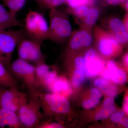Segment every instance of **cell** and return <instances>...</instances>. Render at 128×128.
Segmentation results:
<instances>
[{
  "instance_id": "obj_1",
  "label": "cell",
  "mask_w": 128,
  "mask_h": 128,
  "mask_svg": "<svg viewBox=\"0 0 128 128\" xmlns=\"http://www.w3.org/2000/svg\"><path fill=\"white\" fill-rule=\"evenodd\" d=\"M23 30L26 36L42 43L49 38V25L43 14L30 10L26 15Z\"/></svg>"
},
{
  "instance_id": "obj_2",
  "label": "cell",
  "mask_w": 128,
  "mask_h": 128,
  "mask_svg": "<svg viewBox=\"0 0 128 128\" xmlns=\"http://www.w3.org/2000/svg\"><path fill=\"white\" fill-rule=\"evenodd\" d=\"M35 96L39 101L43 115L52 114H65L70 110L68 100L64 96L56 94H48L38 90L30 94Z\"/></svg>"
},
{
  "instance_id": "obj_3",
  "label": "cell",
  "mask_w": 128,
  "mask_h": 128,
  "mask_svg": "<svg viewBox=\"0 0 128 128\" xmlns=\"http://www.w3.org/2000/svg\"><path fill=\"white\" fill-rule=\"evenodd\" d=\"M12 76L24 83L30 94L38 90L36 77V68L34 65L18 58L8 67Z\"/></svg>"
},
{
  "instance_id": "obj_4",
  "label": "cell",
  "mask_w": 128,
  "mask_h": 128,
  "mask_svg": "<svg viewBox=\"0 0 128 128\" xmlns=\"http://www.w3.org/2000/svg\"><path fill=\"white\" fill-rule=\"evenodd\" d=\"M26 37L23 29L0 32V60L7 67L12 62L14 50L19 41Z\"/></svg>"
},
{
  "instance_id": "obj_5",
  "label": "cell",
  "mask_w": 128,
  "mask_h": 128,
  "mask_svg": "<svg viewBox=\"0 0 128 128\" xmlns=\"http://www.w3.org/2000/svg\"><path fill=\"white\" fill-rule=\"evenodd\" d=\"M29 98L17 112L19 120L24 128H36L42 118L41 105L35 96Z\"/></svg>"
},
{
  "instance_id": "obj_6",
  "label": "cell",
  "mask_w": 128,
  "mask_h": 128,
  "mask_svg": "<svg viewBox=\"0 0 128 128\" xmlns=\"http://www.w3.org/2000/svg\"><path fill=\"white\" fill-rule=\"evenodd\" d=\"M49 38L61 41L70 36L72 27L70 21L61 12L52 9L50 14Z\"/></svg>"
},
{
  "instance_id": "obj_7",
  "label": "cell",
  "mask_w": 128,
  "mask_h": 128,
  "mask_svg": "<svg viewBox=\"0 0 128 128\" xmlns=\"http://www.w3.org/2000/svg\"><path fill=\"white\" fill-rule=\"evenodd\" d=\"M42 43L25 37L17 46L18 58L34 66L45 63L44 57L41 50Z\"/></svg>"
},
{
  "instance_id": "obj_8",
  "label": "cell",
  "mask_w": 128,
  "mask_h": 128,
  "mask_svg": "<svg viewBox=\"0 0 128 128\" xmlns=\"http://www.w3.org/2000/svg\"><path fill=\"white\" fill-rule=\"evenodd\" d=\"M86 76L93 77L98 74L103 67L102 60L97 56L96 51L90 49L86 53L84 58Z\"/></svg>"
},
{
  "instance_id": "obj_9",
  "label": "cell",
  "mask_w": 128,
  "mask_h": 128,
  "mask_svg": "<svg viewBox=\"0 0 128 128\" xmlns=\"http://www.w3.org/2000/svg\"><path fill=\"white\" fill-rule=\"evenodd\" d=\"M24 128L16 112L0 108V128Z\"/></svg>"
},
{
  "instance_id": "obj_10",
  "label": "cell",
  "mask_w": 128,
  "mask_h": 128,
  "mask_svg": "<svg viewBox=\"0 0 128 128\" xmlns=\"http://www.w3.org/2000/svg\"><path fill=\"white\" fill-rule=\"evenodd\" d=\"M110 28L114 38L119 43L126 44L128 42V28L119 18H114L110 21Z\"/></svg>"
},
{
  "instance_id": "obj_11",
  "label": "cell",
  "mask_w": 128,
  "mask_h": 128,
  "mask_svg": "<svg viewBox=\"0 0 128 128\" xmlns=\"http://www.w3.org/2000/svg\"><path fill=\"white\" fill-rule=\"evenodd\" d=\"M108 69L104 74V78L107 80H111L118 84H123L126 82L127 77L125 72L117 68L116 64L112 60L108 62Z\"/></svg>"
},
{
  "instance_id": "obj_12",
  "label": "cell",
  "mask_w": 128,
  "mask_h": 128,
  "mask_svg": "<svg viewBox=\"0 0 128 128\" xmlns=\"http://www.w3.org/2000/svg\"><path fill=\"white\" fill-rule=\"evenodd\" d=\"M119 46V43L112 36L105 34L98 40V50L104 55L109 56L112 54L114 49Z\"/></svg>"
},
{
  "instance_id": "obj_13",
  "label": "cell",
  "mask_w": 128,
  "mask_h": 128,
  "mask_svg": "<svg viewBox=\"0 0 128 128\" xmlns=\"http://www.w3.org/2000/svg\"><path fill=\"white\" fill-rule=\"evenodd\" d=\"M23 23L17 18V14L7 10L0 4V25L7 29L13 27H22Z\"/></svg>"
},
{
  "instance_id": "obj_14",
  "label": "cell",
  "mask_w": 128,
  "mask_h": 128,
  "mask_svg": "<svg viewBox=\"0 0 128 128\" xmlns=\"http://www.w3.org/2000/svg\"><path fill=\"white\" fill-rule=\"evenodd\" d=\"M92 41V37L88 32L81 30L73 35L70 40V45L73 49L77 50L90 46Z\"/></svg>"
},
{
  "instance_id": "obj_15",
  "label": "cell",
  "mask_w": 128,
  "mask_h": 128,
  "mask_svg": "<svg viewBox=\"0 0 128 128\" xmlns=\"http://www.w3.org/2000/svg\"><path fill=\"white\" fill-rule=\"evenodd\" d=\"M75 70L72 80L73 85L76 87L80 86L87 76L83 57H78L74 61Z\"/></svg>"
},
{
  "instance_id": "obj_16",
  "label": "cell",
  "mask_w": 128,
  "mask_h": 128,
  "mask_svg": "<svg viewBox=\"0 0 128 128\" xmlns=\"http://www.w3.org/2000/svg\"><path fill=\"white\" fill-rule=\"evenodd\" d=\"M17 82L7 67L0 60V86L5 87L16 86Z\"/></svg>"
},
{
  "instance_id": "obj_17",
  "label": "cell",
  "mask_w": 128,
  "mask_h": 128,
  "mask_svg": "<svg viewBox=\"0 0 128 128\" xmlns=\"http://www.w3.org/2000/svg\"><path fill=\"white\" fill-rule=\"evenodd\" d=\"M35 66L37 84L38 89L40 90L41 87L48 84V78L50 74L49 68L45 63Z\"/></svg>"
},
{
  "instance_id": "obj_18",
  "label": "cell",
  "mask_w": 128,
  "mask_h": 128,
  "mask_svg": "<svg viewBox=\"0 0 128 128\" xmlns=\"http://www.w3.org/2000/svg\"><path fill=\"white\" fill-rule=\"evenodd\" d=\"M90 92V98L84 101L82 103V107L86 109H91L96 106L99 103L102 97L100 92L96 88L92 89Z\"/></svg>"
},
{
  "instance_id": "obj_19",
  "label": "cell",
  "mask_w": 128,
  "mask_h": 128,
  "mask_svg": "<svg viewBox=\"0 0 128 128\" xmlns=\"http://www.w3.org/2000/svg\"><path fill=\"white\" fill-rule=\"evenodd\" d=\"M2 1L9 11L17 14L24 6L26 0H2Z\"/></svg>"
},
{
  "instance_id": "obj_20",
  "label": "cell",
  "mask_w": 128,
  "mask_h": 128,
  "mask_svg": "<svg viewBox=\"0 0 128 128\" xmlns=\"http://www.w3.org/2000/svg\"><path fill=\"white\" fill-rule=\"evenodd\" d=\"M99 12L96 8L89 9L88 13L85 17L84 22L86 25L89 26H92L95 25L98 20Z\"/></svg>"
},
{
  "instance_id": "obj_21",
  "label": "cell",
  "mask_w": 128,
  "mask_h": 128,
  "mask_svg": "<svg viewBox=\"0 0 128 128\" xmlns=\"http://www.w3.org/2000/svg\"><path fill=\"white\" fill-rule=\"evenodd\" d=\"M116 110V108L114 105L110 107H104L102 110L96 115V120H100L105 119L112 115Z\"/></svg>"
},
{
  "instance_id": "obj_22",
  "label": "cell",
  "mask_w": 128,
  "mask_h": 128,
  "mask_svg": "<svg viewBox=\"0 0 128 128\" xmlns=\"http://www.w3.org/2000/svg\"><path fill=\"white\" fill-rule=\"evenodd\" d=\"M108 96L114 97L117 94V89L114 86L110 84L108 82L101 89Z\"/></svg>"
},
{
  "instance_id": "obj_23",
  "label": "cell",
  "mask_w": 128,
  "mask_h": 128,
  "mask_svg": "<svg viewBox=\"0 0 128 128\" xmlns=\"http://www.w3.org/2000/svg\"><path fill=\"white\" fill-rule=\"evenodd\" d=\"M89 9L86 6H80L76 8L74 13L76 16L80 18H85L89 11Z\"/></svg>"
},
{
  "instance_id": "obj_24",
  "label": "cell",
  "mask_w": 128,
  "mask_h": 128,
  "mask_svg": "<svg viewBox=\"0 0 128 128\" xmlns=\"http://www.w3.org/2000/svg\"><path fill=\"white\" fill-rule=\"evenodd\" d=\"M69 6L75 8L80 6H86L89 3L90 0H68Z\"/></svg>"
},
{
  "instance_id": "obj_25",
  "label": "cell",
  "mask_w": 128,
  "mask_h": 128,
  "mask_svg": "<svg viewBox=\"0 0 128 128\" xmlns=\"http://www.w3.org/2000/svg\"><path fill=\"white\" fill-rule=\"evenodd\" d=\"M112 115L111 120L112 122L121 124L124 119L125 113L124 112H120L112 114Z\"/></svg>"
},
{
  "instance_id": "obj_26",
  "label": "cell",
  "mask_w": 128,
  "mask_h": 128,
  "mask_svg": "<svg viewBox=\"0 0 128 128\" xmlns=\"http://www.w3.org/2000/svg\"><path fill=\"white\" fill-rule=\"evenodd\" d=\"M61 124L57 123H49L42 122L40 123L36 128H62Z\"/></svg>"
},
{
  "instance_id": "obj_27",
  "label": "cell",
  "mask_w": 128,
  "mask_h": 128,
  "mask_svg": "<svg viewBox=\"0 0 128 128\" xmlns=\"http://www.w3.org/2000/svg\"><path fill=\"white\" fill-rule=\"evenodd\" d=\"M66 0H44L49 7L54 8L62 4Z\"/></svg>"
},
{
  "instance_id": "obj_28",
  "label": "cell",
  "mask_w": 128,
  "mask_h": 128,
  "mask_svg": "<svg viewBox=\"0 0 128 128\" xmlns=\"http://www.w3.org/2000/svg\"><path fill=\"white\" fill-rule=\"evenodd\" d=\"M108 80L105 78H98L95 80L94 81V85L96 86H98L102 89L105 85L108 83Z\"/></svg>"
},
{
  "instance_id": "obj_29",
  "label": "cell",
  "mask_w": 128,
  "mask_h": 128,
  "mask_svg": "<svg viewBox=\"0 0 128 128\" xmlns=\"http://www.w3.org/2000/svg\"><path fill=\"white\" fill-rule=\"evenodd\" d=\"M114 101L112 97L106 98L104 102V107H110L114 105Z\"/></svg>"
},
{
  "instance_id": "obj_30",
  "label": "cell",
  "mask_w": 128,
  "mask_h": 128,
  "mask_svg": "<svg viewBox=\"0 0 128 128\" xmlns=\"http://www.w3.org/2000/svg\"><path fill=\"white\" fill-rule=\"evenodd\" d=\"M126 0H107V1L110 5H115L118 4Z\"/></svg>"
},
{
  "instance_id": "obj_31",
  "label": "cell",
  "mask_w": 128,
  "mask_h": 128,
  "mask_svg": "<svg viewBox=\"0 0 128 128\" xmlns=\"http://www.w3.org/2000/svg\"><path fill=\"white\" fill-rule=\"evenodd\" d=\"M123 108L124 112L126 114L128 112V96H126L124 100Z\"/></svg>"
},
{
  "instance_id": "obj_32",
  "label": "cell",
  "mask_w": 128,
  "mask_h": 128,
  "mask_svg": "<svg viewBox=\"0 0 128 128\" xmlns=\"http://www.w3.org/2000/svg\"><path fill=\"white\" fill-rule=\"evenodd\" d=\"M128 54H126L124 56V63L125 64L126 66H128Z\"/></svg>"
},
{
  "instance_id": "obj_33",
  "label": "cell",
  "mask_w": 128,
  "mask_h": 128,
  "mask_svg": "<svg viewBox=\"0 0 128 128\" xmlns=\"http://www.w3.org/2000/svg\"><path fill=\"white\" fill-rule=\"evenodd\" d=\"M6 29H7V28L0 25V32L3 31V30H6Z\"/></svg>"
},
{
  "instance_id": "obj_34",
  "label": "cell",
  "mask_w": 128,
  "mask_h": 128,
  "mask_svg": "<svg viewBox=\"0 0 128 128\" xmlns=\"http://www.w3.org/2000/svg\"></svg>"
}]
</instances>
